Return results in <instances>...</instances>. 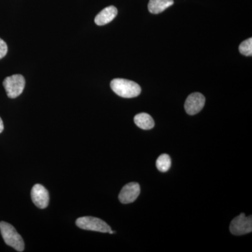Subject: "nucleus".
Masks as SVG:
<instances>
[{
	"mask_svg": "<svg viewBox=\"0 0 252 252\" xmlns=\"http://www.w3.org/2000/svg\"><path fill=\"white\" fill-rule=\"evenodd\" d=\"M111 89L118 95L124 98H132L141 94L140 85L134 81L124 79H114L111 81Z\"/></svg>",
	"mask_w": 252,
	"mask_h": 252,
	"instance_id": "nucleus-1",
	"label": "nucleus"
},
{
	"mask_svg": "<svg viewBox=\"0 0 252 252\" xmlns=\"http://www.w3.org/2000/svg\"><path fill=\"white\" fill-rule=\"evenodd\" d=\"M0 231L5 243L17 252H23L25 249L24 241L22 237L16 231L14 226L6 222H0Z\"/></svg>",
	"mask_w": 252,
	"mask_h": 252,
	"instance_id": "nucleus-2",
	"label": "nucleus"
},
{
	"mask_svg": "<svg viewBox=\"0 0 252 252\" xmlns=\"http://www.w3.org/2000/svg\"><path fill=\"white\" fill-rule=\"evenodd\" d=\"M76 225L81 229L104 233H109L112 230L111 227L103 220L93 217H80L76 220Z\"/></svg>",
	"mask_w": 252,
	"mask_h": 252,
	"instance_id": "nucleus-3",
	"label": "nucleus"
},
{
	"mask_svg": "<svg viewBox=\"0 0 252 252\" xmlns=\"http://www.w3.org/2000/svg\"><path fill=\"white\" fill-rule=\"evenodd\" d=\"M26 85L25 78L21 74L6 77L3 82L6 94L10 98H16L22 94Z\"/></svg>",
	"mask_w": 252,
	"mask_h": 252,
	"instance_id": "nucleus-4",
	"label": "nucleus"
},
{
	"mask_svg": "<svg viewBox=\"0 0 252 252\" xmlns=\"http://www.w3.org/2000/svg\"><path fill=\"white\" fill-rule=\"evenodd\" d=\"M230 233L235 235L248 234L252 231V217H246L242 213L234 220H232L230 225Z\"/></svg>",
	"mask_w": 252,
	"mask_h": 252,
	"instance_id": "nucleus-5",
	"label": "nucleus"
},
{
	"mask_svg": "<svg viewBox=\"0 0 252 252\" xmlns=\"http://www.w3.org/2000/svg\"><path fill=\"white\" fill-rule=\"evenodd\" d=\"M205 104V97L200 93H193L188 96L185 104L186 112L189 115H195L203 109Z\"/></svg>",
	"mask_w": 252,
	"mask_h": 252,
	"instance_id": "nucleus-6",
	"label": "nucleus"
},
{
	"mask_svg": "<svg viewBox=\"0 0 252 252\" xmlns=\"http://www.w3.org/2000/svg\"><path fill=\"white\" fill-rule=\"evenodd\" d=\"M140 193V187L136 182H130L123 187L119 199L123 204L133 203Z\"/></svg>",
	"mask_w": 252,
	"mask_h": 252,
	"instance_id": "nucleus-7",
	"label": "nucleus"
},
{
	"mask_svg": "<svg viewBox=\"0 0 252 252\" xmlns=\"http://www.w3.org/2000/svg\"><path fill=\"white\" fill-rule=\"evenodd\" d=\"M31 198L33 203L40 209L48 207L49 203V194L45 187L35 185L32 189Z\"/></svg>",
	"mask_w": 252,
	"mask_h": 252,
	"instance_id": "nucleus-8",
	"label": "nucleus"
},
{
	"mask_svg": "<svg viewBox=\"0 0 252 252\" xmlns=\"http://www.w3.org/2000/svg\"><path fill=\"white\" fill-rule=\"evenodd\" d=\"M118 10L115 6H107L96 16L94 18V23L99 26L108 24L116 18Z\"/></svg>",
	"mask_w": 252,
	"mask_h": 252,
	"instance_id": "nucleus-9",
	"label": "nucleus"
},
{
	"mask_svg": "<svg viewBox=\"0 0 252 252\" xmlns=\"http://www.w3.org/2000/svg\"><path fill=\"white\" fill-rule=\"evenodd\" d=\"M174 4L173 0H150L148 4L149 12L160 14Z\"/></svg>",
	"mask_w": 252,
	"mask_h": 252,
	"instance_id": "nucleus-10",
	"label": "nucleus"
},
{
	"mask_svg": "<svg viewBox=\"0 0 252 252\" xmlns=\"http://www.w3.org/2000/svg\"><path fill=\"white\" fill-rule=\"evenodd\" d=\"M134 122L137 126L143 130H150L155 125L153 118L147 113L137 114L134 118Z\"/></svg>",
	"mask_w": 252,
	"mask_h": 252,
	"instance_id": "nucleus-11",
	"label": "nucleus"
},
{
	"mask_svg": "<svg viewBox=\"0 0 252 252\" xmlns=\"http://www.w3.org/2000/svg\"><path fill=\"white\" fill-rule=\"evenodd\" d=\"M171 158L168 154H163L158 158L157 160V167L159 171L165 172L168 171L171 167Z\"/></svg>",
	"mask_w": 252,
	"mask_h": 252,
	"instance_id": "nucleus-12",
	"label": "nucleus"
},
{
	"mask_svg": "<svg viewBox=\"0 0 252 252\" xmlns=\"http://www.w3.org/2000/svg\"><path fill=\"white\" fill-rule=\"evenodd\" d=\"M239 51L240 54L245 56H252V39H247V40L243 41L239 46Z\"/></svg>",
	"mask_w": 252,
	"mask_h": 252,
	"instance_id": "nucleus-13",
	"label": "nucleus"
},
{
	"mask_svg": "<svg viewBox=\"0 0 252 252\" xmlns=\"http://www.w3.org/2000/svg\"><path fill=\"white\" fill-rule=\"evenodd\" d=\"M7 44L0 38V60L3 59L6 56V54H7Z\"/></svg>",
	"mask_w": 252,
	"mask_h": 252,
	"instance_id": "nucleus-14",
	"label": "nucleus"
},
{
	"mask_svg": "<svg viewBox=\"0 0 252 252\" xmlns=\"http://www.w3.org/2000/svg\"><path fill=\"white\" fill-rule=\"evenodd\" d=\"M3 130H4V124H3L2 120H1V118H0V133L2 132Z\"/></svg>",
	"mask_w": 252,
	"mask_h": 252,
	"instance_id": "nucleus-15",
	"label": "nucleus"
}]
</instances>
